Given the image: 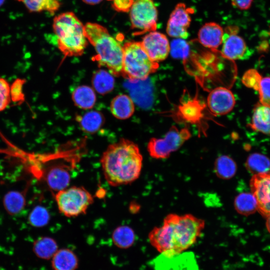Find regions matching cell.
<instances>
[{
  "instance_id": "13",
  "label": "cell",
  "mask_w": 270,
  "mask_h": 270,
  "mask_svg": "<svg viewBox=\"0 0 270 270\" xmlns=\"http://www.w3.org/2000/svg\"><path fill=\"white\" fill-rule=\"evenodd\" d=\"M207 104L210 111L216 115H224L234 108L236 100L230 90L225 87H218L208 94Z\"/></svg>"
},
{
  "instance_id": "24",
  "label": "cell",
  "mask_w": 270,
  "mask_h": 270,
  "mask_svg": "<svg viewBox=\"0 0 270 270\" xmlns=\"http://www.w3.org/2000/svg\"><path fill=\"white\" fill-rule=\"evenodd\" d=\"M112 236L114 244L122 248L131 246L136 240L134 230L130 226L126 225L116 227L113 231Z\"/></svg>"
},
{
  "instance_id": "23",
  "label": "cell",
  "mask_w": 270,
  "mask_h": 270,
  "mask_svg": "<svg viewBox=\"0 0 270 270\" xmlns=\"http://www.w3.org/2000/svg\"><path fill=\"white\" fill-rule=\"evenodd\" d=\"M58 250L56 242L52 238L44 236L36 240L33 244V251L36 255L42 259L48 260L52 257Z\"/></svg>"
},
{
  "instance_id": "12",
  "label": "cell",
  "mask_w": 270,
  "mask_h": 270,
  "mask_svg": "<svg viewBox=\"0 0 270 270\" xmlns=\"http://www.w3.org/2000/svg\"><path fill=\"white\" fill-rule=\"evenodd\" d=\"M140 42L150 58L158 62L164 60L170 51V44L164 34L156 30L149 32Z\"/></svg>"
},
{
  "instance_id": "33",
  "label": "cell",
  "mask_w": 270,
  "mask_h": 270,
  "mask_svg": "<svg viewBox=\"0 0 270 270\" xmlns=\"http://www.w3.org/2000/svg\"><path fill=\"white\" fill-rule=\"evenodd\" d=\"M256 91L258 92L260 103L270 106V76L262 77Z\"/></svg>"
},
{
  "instance_id": "17",
  "label": "cell",
  "mask_w": 270,
  "mask_h": 270,
  "mask_svg": "<svg viewBox=\"0 0 270 270\" xmlns=\"http://www.w3.org/2000/svg\"><path fill=\"white\" fill-rule=\"evenodd\" d=\"M249 126L254 131L270 135V106L256 105Z\"/></svg>"
},
{
  "instance_id": "21",
  "label": "cell",
  "mask_w": 270,
  "mask_h": 270,
  "mask_svg": "<svg viewBox=\"0 0 270 270\" xmlns=\"http://www.w3.org/2000/svg\"><path fill=\"white\" fill-rule=\"evenodd\" d=\"M52 257V266L54 270H74L78 264L75 254L68 249L57 250Z\"/></svg>"
},
{
  "instance_id": "26",
  "label": "cell",
  "mask_w": 270,
  "mask_h": 270,
  "mask_svg": "<svg viewBox=\"0 0 270 270\" xmlns=\"http://www.w3.org/2000/svg\"><path fill=\"white\" fill-rule=\"evenodd\" d=\"M214 170L218 176L222 179L228 180L232 178L236 174V165L234 161L229 156H221L216 160Z\"/></svg>"
},
{
  "instance_id": "2",
  "label": "cell",
  "mask_w": 270,
  "mask_h": 270,
  "mask_svg": "<svg viewBox=\"0 0 270 270\" xmlns=\"http://www.w3.org/2000/svg\"><path fill=\"white\" fill-rule=\"evenodd\" d=\"M142 156L133 142L122 138L110 144L100 158L105 180L112 186L132 183L140 176Z\"/></svg>"
},
{
  "instance_id": "37",
  "label": "cell",
  "mask_w": 270,
  "mask_h": 270,
  "mask_svg": "<svg viewBox=\"0 0 270 270\" xmlns=\"http://www.w3.org/2000/svg\"><path fill=\"white\" fill-rule=\"evenodd\" d=\"M254 0H230L232 5L240 10H247L252 4Z\"/></svg>"
},
{
  "instance_id": "14",
  "label": "cell",
  "mask_w": 270,
  "mask_h": 270,
  "mask_svg": "<svg viewBox=\"0 0 270 270\" xmlns=\"http://www.w3.org/2000/svg\"><path fill=\"white\" fill-rule=\"evenodd\" d=\"M154 270H198L192 254L182 252L172 256L162 254L153 262Z\"/></svg>"
},
{
  "instance_id": "25",
  "label": "cell",
  "mask_w": 270,
  "mask_h": 270,
  "mask_svg": "<svg viewBox=\"0 0 270 270\" xmlns=\"http://www.w3.org/2000/svg\"><path fill=\"white\" fill-rule=\"evenodd\" d=\"M22 2L30 12L46 11L52 14H54L60 6L58 0H16Z\"/></svg>"
},
{
  "instance_id": "10",
  "label": "cell",
  "mask_w": 270,
  "mask_h": 270,
  "mask_svg": "<svg viewBox=\"0 0 270 270\" xmlns=\"http://www.w3.org/2000/svg\"><path fill=\"white\" fill-rule=\"evenodd\" d=\"M239 30L236 26H228L224 30L221 53L230 60L242 59L248 52L245 40L238 34Z\"/></svg>"
},
{
  "instance_id": "31",
  "label": "cell",
  "mask_w": 270,
  "mask_h": 270,
  "mask_svg": "<svg viewBox=\"0 0 270 270\" xmlns=\"http://www.w3.org/2000/svg\"><path fill=\"white\" fill-rule=\"evenodd\" d=\"M170 52L174 58L185 60L190 54L189 45L184 39L176 38L170 44Z\"/></svg>"
},
{
  "instance_id": "5",
  "label": "cell",
  "mask_w": 270,
  "mask_h": 270,
  "mask_svg": "<svg viewBox=\"0 0 270 270\" xmlns=\"http://www.w3.org/2000/svg\"><path fill=\"white\" fill-rule=\"evenodd\" d=\"M123 48L122 76L133 83L146 80L156 71L158 62L152 61L140 42H128Z\"/></svg>"
},
{
  "instance_id": "40",
  "label": "cell",
  "mask_w": 270,
  "mask_h": 270,
  "mask_svg": "<svg viewBox=\"0 0 270 270\" xmlns=\"http://www.w3.org/2000/svg\"><path fill=\"white\" fill-rule=\"evenodd\" d=\"M6 0H0V8L4 4Z\"/></svg>"
},
{
  "instance_id": "20",
  "label": "cell",
  "mask_w": 270,
  "mask_h": 270,
  "mask_svg": "<svg viewBox=\"0 0 270 270\" xmlns=\"http://www.w3.org/2000/svg\"><path fill=\"white\" fill-rule=\"evenodd\" d=\"M77 121L81 129L84 132L93 134L96 132L104 124L102 114L97 111H90L82 116H78Z\"/></svg>"
},
{
  "instance_id": "38",
  "label": "cell",
  "mask_w": 270,
  "mask_h": 270,
  "mask_svg": "<svg viewBox=\"0 0 270 270\" xmlns=\"http://www.w3.org/2000/svg\"><path fill=\"white\" fill-rule=\"evenodd\" d=\"M85 4L90 5H95L100 3L103 0H82Z\"/></svg>"
},
{
  "instance_id": "18",
  "label": "cell",
  "mask_w": 270,
  "mask_h": 270,
  "mask_svg": "<svg viewBox=\"0 0 270 270\" xmlns=\"http://www.w3.org/2000/svg\"><path fill=\"white\" fill-rule=\"evenodd\" d=\"M112 114L119 120L130 118L134 112V105L132 99L124 94H118L113 98L110 104Z\"/></svg>"
},
{
  "instance_id": "32",
  "label": "cell",
  "mask_w": 270,
  "mask_h": 270,
  "mask_svg": "<svg viewBox=\"0 0 270 270\" xmlns=\"http://www.w3.org/2000/svg\"><path fill=\"white\" fill-rule=\"evenodd\" d=\"M48 212L43 207L36 208L31 212L29 220L32 225L40 227L46 224L49 220Z\"/></svg>"
},
{
  "instance_id": "15",
  "label": "cell",
  "mask_w": 270,
  "mask_h": 270,
  "mask_svg": "<svg viewBox=\"0 0 270 270\" xmlns=\"http://www.w3.org/2000/svg\"><path fill=\"white\" fill-rule=\"evenodd\" d=\"M43 176L48 188L54 194L68 186L70 175L68 168L64 165H54L43 172Z\"/></svg>"
},
{
  "instance_id": "22",
  "label": "cell",
  "mask_w": 270,
  "mask_h": 270,
  "mask_svg": "<svg viewBox=\"0 0 270 270\" xmlns=\"http://www.w3.org/2000/svg\"><path fill=\"white\" fill-rule=\"evenodd\" d=\"M92 84L98 93L105 94L114 89V79L110 73L104 70H98L92 76Z\"/></svg>"
},
{
  "instance_id": "36",
  "label": "cell",
  "mask_w": 270,
  "mask_h": 270,
  "mask_svg": "<svg viewBox=\"0 0 270 270\" xmlns=\"http://www.w3.org/2000/svg\"><path fill=\"white\" fill-rule=\"evenodd\" d=\"M112 6L118 12H130L134 0H111Z\"/></svg>"
},
{
  "instance_id": "1",
  "label": "cell",
  "mask_w": 270,
  "mask_h": 270,
  "mask_svg": "<svg viewBox=\"0 0 270 270\" xmlns=\"http://www.w3.org/2000/svg\"><path fill=\"white\" fill-rule=\"evenodd\" d=\"M204 224L202 220L192 214H170L162 226L149 233L148 240L160 254L172 256L184 252L194 244Z\"/></svg>"
},
{
  "instance_id": "30",
  "label": "cell",
  "mask_w": 270,
  "mask_h": 270,
  "mask_svg": "<svg viewBox=\"0 0 270 270\" xmlns=\"http://www.w3.org/2000/svg\"><path fill=\"white\" fill-rule=\"evenodd\" d=\"M4 206L10 214H16L24 208L25 199L24 195L18 192H8L4 199Z\"/></svg>"
},
{
  "instance_id": "4",
  "label": "cell",
  "mask_w": 270,
  "mask_h": 270,
  "mask_svg": "<svg viewBox=\"0 0 270 270\" xmlns=\"http://www.w3.org/2000/svg\"><path fill=\"white\" fill-rule=\"evenodd\" d=\"M52 29L58 49L65 56L82 55L88 40L84 25L72 12H62L53 20Z\"/></svg>"
},
{
  "instance_id": "35",
  "label": "cell",
  "mask_w": 270,
  "mask_h": 270,
  "mask_svg": "<svg viewBox=\"0 0 270 270\" xmlns=\"http://www.w3.org/2000/svg\"><path fill=\"white\" fill-rule=\"evenodd\" d=\"M10 88L8 82L0 76V112L4 110L10 100Z\"/></svg>"
},
{
  "instance_id": "3",
  "label": "cell",
  "mask_w": 270,
  "mask_h": 270,
  "mask_svg": "<svg viewBox=\"0 0 270 270\" xmlns=\"http://www.w3.org/2000/svg\"><path fill=\"white\" fill-rule=\"evenodd\" d=\"M88 42L96 52V60L99 66L108 68L114 76H122L123 48L104 26L95 22L84 25Z\"/></svg>"
},
{
  "instance_id": "9",
  "label": "cell",
  "mask_w": 270,
  "mask_h": 270,
  "mask_svg": "<svg viewBox=\"0 0 270 270\" xmlns=\"http://www.w3.org/2000/svg\"><path fill=\"white\" fill-rule=\"evenodd\" d=\"M194 10L184 3H178L170 14L166 31L168 34L176 38L186 39L188 36V28L191 22V14Z\"/></svg>"
},
{
  "instance_id": "16",
  "label": "cell",
  "mask_w": 270,
  "mask_h": 270,
  "mask_svg": "<svg viewBox=\"0 0 270 270\" xmlns=\"http://www.w3.org/2000/svg\"><path fill=\"white\" fill-rule=\"evenodd\" d=\"M224 30L218 24L208 22L204 24L198 32V40L204 47L217 49L222 44Z\"/></svg>"
},
{
  "instance_id": "11",
  "label": "cell",
  "mask_w": 270,
  "mask_h": 270,
  "mask_svg": "<svg viewBox=\"0 0 270 270\" xmlns=\"http://www.w3.org/2000/svg\"><path fill=\"white\" fill-rule=\"evenodd\" d=\"M250 185L256 200L257 210L268 217L270 215V171L254 174Z\"/></svg>"
},
{
  "instance_id": "7",
  "label": "cell",
  "mask_w": 270,
  "mask_h": 270,
  "mask_svg": "<svg viewBox=\"0 0 270 270\" xmlns=\"http://www.w3.org/2000/svg\"><path fill=\"white\" fill-rule=\"evenodd\" d=\"M191 134L187 128L179 130L172 126L164 138H152L148 144V150L153 158L160 159L168 158L172 152L177 150L188 140Z\"/></svg>"
},
{
  "instance_id": "8",
  "label": "cell",
  "mask_w": 270,
  "mask_h": 270,
  "mask_svg": "<svg viewBox=\"0 0 270 270\" xmlns=\"http://www.w3.org/2000/svg\"><path fill=\"white\" fill-rule=\"evenodd\" d=\"M132 28L135 35L155 31L157 28L158 10L153 0H136L130 10Z\"/></svg>"
},
{
  "instance_id": "34",
  "label": "cell",
  "mask_w": 270,
  "mask_h": 270,
  "mask_svg": "<svg viewBox=\"0 0 270 270\" xmlns=\"http://www.w3.org/2000/svg\"><path fill=\"white\" fill-rule=\"evenodd\" d=\"M262 76L255 69H250L244 72L242 78V82L248 88L257 90Z\"/></svg>"
},
{
  "instance_id": "39",
  "label": "cell",
  "mask_w": 270,
  "mask_h": 270,
  "mask_svg": "<svg viewBox=\"0 0 270 270\" xmlns=\"http://www.w3.org/2000/svg\"><path fill=\"white\" fill-rule=\"evenodd\" d=\"M266 226L268 232L270 233V215L266 217Z\"/></svg>"
},
{
  "instance_id": "19",
  "label": "cell",
  "mask_w": 270,
  "mask_h": 270,
  "mask_svg": "<svg viewBox=\"0 0 270 270\" xmlns=\"http://www.w3.org/2000/svg\"><path fill=\"white\" fill-rule=\"evenodd\" d=\"M72 99L76 105L82 109L92 108L96 102V94L90 86L82 85L76 88L72 94Z\"/></svg>"
},
{
  "instance_id": "27",
  "label": "cell",
  "mask_w": 270,
  "mask_h": 270,
  "mask_svg": "<svg viewBox=\"0 0 270 270\" xmlns=\"http://www.w3.org/2000/svg\"><path fill=\"white\" fill-rule=\"evenodd\" d=\"M234 207L236 210L242 215L251 214L257 210L256 200L252 193H241L236 198Z\"/></svg>"
},
{
  "instance_id": "28",
  "label": "cell",
  "mask_w": 270,
  "mask_h": 270,
  "mask_svg": "<svg viewBox=\"0 0 270 270\" xmlns=\"http://www.w3.org/2000/svg\"><path fill=\"white\" fill-rule=\"evenodd\" d=\"M202 107L200 102L196 99L183 104L178 108V112L181 118L185 120L196 122L202 117Z\"/></svg>"
},
{
  "instance_id": "6",
  "label": "cell",
  "mask_w": 270,
  "mask_h": 270,
  "mask_svg": "<svg viewBox=\"0 0 270 270\" xmlns=\"http://www.w3.org/2000/svg\"><path fill=\"white\" fill-rule=\"evenodd\" d=\"M60 212L68 218L84 214L94 202L92 194L81 186H72L54 194Z\"/></svg>"
},
{
  "instance_id": "29",
  "label": "cell",
  "mask_w": 270,
  "mask_h": 270,
  "mask_svg": "<svg viewBox=\"0 0 270 270\" xmlns=\"http://www.w3.org/2000/svg\"><path fill=\"white\" fill-rule=\"evenodd\" d=\"M246 166L254 174L267 172L270 170V160L263 154L254 153L248 157Z\"/></svg>"
}]
</instances>
